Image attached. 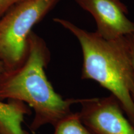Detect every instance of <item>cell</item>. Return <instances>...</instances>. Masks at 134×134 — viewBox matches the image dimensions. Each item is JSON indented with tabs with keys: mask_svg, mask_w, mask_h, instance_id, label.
<instances>
[{
	"mask_svg": "<svg viewBox=\"0 0 134 134\" xmlns=\"http://www.w3.org/2000/svg\"><path fill=\"white\" fill-rule=\"evenodd\" d=\"M28 53L24 62L0 73V101L18 100L34 110L30 129L36 132L42 127H53L72 113L71 107L80 99H64L55 91L45 69L50 53L46 43L32 32L28 38Z\"/></svg>",
	"mask_w": 134,
	"mask_h": 134,
	"instance_id": "obj_1",
	"label": "cell"
},
{
	"mask_svg": "<svg viewBox=\"0 0 134 134\" xmlns=\"http://www.w3.org/2000/svg\"><path fill=\"white\" fill-rule=\"evenodd\" d=\"M53 21L77 38L83 54L81 79L93 80L108 90L134 126V69L129 37L105 39L62 18Z\"/></svg>",
	"mask_w": 134,
	"mask_h": 134,
	"instance_id": "obj_2",
	"label": "cell"
},
{
	"mask_svg": "<svg viewBox=\"0 0 134 134\" xmlns=\"http://www.w3.org/2000/svg\"><path fill=\"white\" fill-rule=\"evenodd\" d=\"M60 0H27L0 18V61L4 69L21 65L28 53V38L39 23Z\"/></svg>",
	"mask_w": 134,
	"mask_h": 134,
	"instance_id": "obj_3",
	"label": "cell"
},
{
	"mask_svg": "<svg viewBox=\"0 0 134 134\" xmlns=\"http://www.w3.org/2000/svg\"><path fill=\"white\" fill-rule=\"evenodd\" d=\"M80 119L93 134H134V126L113 95L80 99Z\"/></svg>",
	"mask_w": 134,
	"mask_h": 134,
	"instance_id": "obj_4",
	"label": "cell"
},
{
	"mask_svg": "<svg viewBox=\"0 0 134 134\" xmlns=\"http://www.w3.org/2000/svg\"><path fill=\"white\" fill-rule=\"evenodd\" d=\"M93 16L98 34L105 39L134 36V22L127 17L128 8L122 0H75Z\"/></svg>",
	"mask_w": 134,
	"mask_h": 134,
	"instance_id": "obj_5",
	"label": "cell"
},
{
	"mask_svg": "<svg viewBox=\"0 0 134 134\" xmlns=\"http://www.w3.org/2000/svg\"><path fill=\"white\" fill-rule=\"evenodd\" d=\"M52 134H93L84 125L79 113H71L53 126Z\"/></svg>",
	"mask_w": 134,
	"mask_h": 134,
	"instance_id": "obj_6",
	"label": "cell"
},
{
	"mask_svg": "<svg viewBox=\"0 0 134 134\" xmlns=\"http://www.w3.org/2000/svg\"><path fill=\"white\" fill-rule=\"evenodd\" d=\"M27 0H0V18L14 5Z\"/></svg>",
	"mask_w": 134,
	"mask_h": 134,
	"instance_id": "obj_7",
	"label": "cell"
},
{
	"mask_svg": "<svg viewBox=\"0 0 134 134\" xmlns=\"http://www.w3.org/2000/svg\"><path fill=\"white\" fill-rule=\"evenodd\" d=\"M130 42V47H131V54H132V63H133V66L134 69V36H129ZM131 96L134 102V88L131 93Z\"/></svg>",
	"mask_w": 134,
	"mask_h": 134,
	"instance_id": "obj_8",
	"label": "cell"
},
{
	"mask_svg": "<svg viewBox=\"0 0 134 134\" xmlns=\"http://www.w3.org/2000/svg\"><path fill=\"white\" fill-rule=\"evenodd\" d=\"M4 70V65H3L2 62L0 61V73H1V72H3V70Z\"/></svg>",
	"mask_w": 134,
	"mask_h": 134,
	"instance_id": "obj_9",
	"label": "cell"
},
{
	"mask_svg": "<svg viewBox=\"0 0 134 134\" xmlns=\"http://www.w3.org/2000/svg\"><path fill=\"white\" fill-rule=\"evenodd\" d=\"M0 134H4V133H2V132H0Z\"/></svg>",
	"mask_w": 134,
	"mask_h": 134,
	"instance_id": "obj_10",
	"label": "cell"
}]
</instances>
